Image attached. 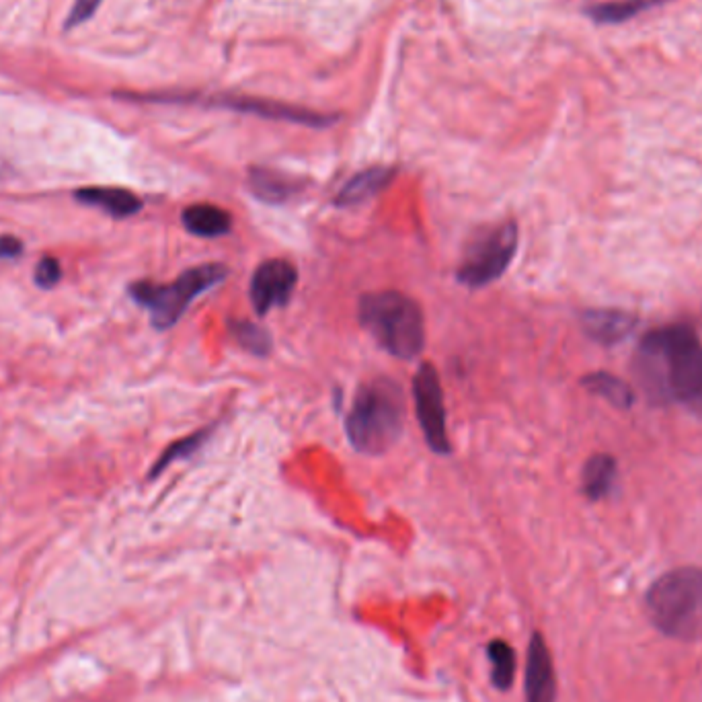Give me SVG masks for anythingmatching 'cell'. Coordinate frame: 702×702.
<instances>
[{
  "mask_svg": "<svg viewBox=\"0 0 702 702\" xmlns=\"http://www.w3.org/2000/svg\"><path fill=\"white\" fill-rule=\"evenodd\" d=\"M641 376L659 399L694 403L702 399V345L684 325L649 333L639 351Z\"/></svg>",
  "mask_w": 702,
  "mask_h": 702,
  "instance_id": "6da1fadb",
  "label": "cell"
},
{
  "mask_svg": "<svg viewBox=\"0 0 702 702\" xmlns=\"http://www.w3.org/2000/svg\"><path fill=\"white\" fill-rule=\"evenodd\" d=\"M405 429V397L390 378L360 386L345 417V434L356 452L380 456L393 448Z\"/></svg>",
  "mask_w": 702,
  "mask_h": 702,
  "instance_id": "7a4b0ae2",
  "label": "cell"
},
{
  "mask_svg": "<svg viewBox=\"0 0 702 702\" xmlns=\"http://www.w3.org/2000/svg\"><path fill=\"white\" fill-rule=\"evenodd\" d=\"M358 319L364 331L390 356L415 360L425 347L421 306L403 292L380 290L360 298Z\"/></svg>",
  "mask_w": 702,
  "mask_h": 702,
  "instance_id": "3957f363",
  "label": "cell"
},
{
  "mask_svg": "<svg viewBox=\"0 0 702 702\" xmlns=\"http://www.w3.org/2000/svg\"><path fill=\"white\" fill-rule=\"evenodd\" d=\"M645 604L649 620L663 635L702 641V569L682 567L661 575Z\"/></svg>",
  "mask_w": 702,
  "mask_h": 702,
  "instance_id": "277c9868",
  "label": "cell"
},
{
  "mask_svg": "<svg viewBox=\"0 0 702 702\" xmlns=\"http://www.w3.org/2000/svg\"><path fill=\"white\" fill-rule=\"evenodd\" d=\"M230 269L224 263H204L185 269L181 276L169 284L134 282L128 292L132 300L146 308L154 329L167 331L175 327L191 302L204 292L216 288L228 278Z\"/></svg>",
  "mask_w": 702,
  "mask_h": 702,
  "instance_id": "5b68a950",
  "label": "cell"
},
{
  "mask_svg": "<svg viewBox=\"0 0 702 702\" xmlns=\"http://www.w3.org/2000/svg\"><path fill=\"white\" fill-rule=\"evenodd\" d=\"M518 251V224L505 220L483 228L466 245L456 267V280L466 288H485L499 280Z\"/></svg>",
  "mask_w": 702,
  "mask_h": 702,
  "instance_id": "8992f818",
  "label": "cell"
},
{
  "mask_svg": "<svg viewBox=\"0 0 702 702\" xmlns=\"http://www.w3.org/2000/svg\"><path fill=\"white\" fill-rule=\"evenodd\" d=\"M413 399L423 438L434 454H450L446 427V405L440 374L434 364L423 362L413 376Z\"/></svg>",
  "mask_w": 702,
  "mask_h": 702,
  "instance_id": "52a82bcc",
  "label": "cell"
},
{
  "mask_svg": "<svg viewBox=\"0 0 702 702\" xmlns=\"http://www.w3.org/2000/svg\"><path fill=\"white\" fill-rule=\"evenodd\" d=\"M298 284V269L288 259H267L253 271L249 296L259 317L290 302Z\"/></svg>",
  "mask_w": 702,
  "mask_h": 702,
  "instance_id": "ba28073f",
  "label": "cell"
},
{
  "mask_svg": "<svg viewBox=\"0 0 702 702\" xmlns=\"http://www.w3.org/2000/svg\"><path fill=\"white\" fill-rule=\"evenodd\" d=\"M212 105L226 107V109L239 111V113L259 115V117H265V120H280V122L300 124V126H308V128H327V126H333L337 122L335 115L317 113V111L294 107L288 103L257 99V97H218V99H212Z\"/></svg>",
  "mask_w": 702,
  "mask_h": 702,
  "instance_id": "9c48e42d",
  "label": "cell"
},
{
  "mask_svg": "<svg viewBox=\"0 0 702 702\" xmlns=\"http://www.w3.org/2000/svg\"><path fill=\"white\" fill-rule=\"evenodd\" d=\"M557 678L549 647L534 633L526 657V702H555Z\"/></svg>",
  "mask_w": 702,
  "mask_h": 702,
  "instance_id": "30bf717a",
  "label": "cell"
},
{
  "mask_svg": "<svg viewBox=\"0 0 702 702\" xmlns=\"http://www.w3.org/2000/svg\"><path fill=\"white\" fill-rule=\"evenodd\" d=\"M74 200L91 208H99L117 220L136 216L144 208L138 195L124 187H83L74 191Z\"/></svg>",
  "mask_w": 702,
  "mask_h": 702,
  "instance_id": "8fae6325",
  "label": "cell"
},
{
  "mask_svg": "<svg viewBox=\"0 0 702 702\" xmlns=\"http://www.w3.org/2000/svg\"><path fill=\"white\" fill-rule=\"evenodd\" d=\"M397 171L393 167H372L366 169L358 175L351 177L335 195V206L339 208H349L358 206L366 200H372L374 195H378L382 189L390 185V181L395 179Z\"/></svg>",
  "mask_w": 702,
  "mask_h": 702,
  "instance_id": "7c38bea8",
  "label": "cell"
},
{
  "mask_svg": "<svg viewBox=\"0 0 702 702\" xmlns=\"http://www.w3.org/2000/svg\"><path fill=\"white\" fill-rule=\"evenodd\" d=\"M581 325L592 339L604 345H612L627 337L635 329L637 319L633 315H627V312L602 308V310H585L581 317Z\"/></svg>",
  "mask_w": 702,
  "mask_h": 702,
  "instance_id": "4fadbf2b",
  "label": "cell"
},
{
  "mask_svg": "<svg viewBox=\"0 0 702 702\" xmlns=\"http://www.w3.org/2000/svg\"><path fill=\"white\" fill-rule=\"evenodd\" d=\"M181 222L193 237L218 239L226 237L234 222L228 210L214 204H193L181 212Z\"/></svg>",
  "mask_w": 702,
  "mask_h": 702,
  "instance_id": "5bb4252c",
  "label": "cell"
},
{
  "mask_svg": "<svg viewBox=\"0 0 702 702\" xmlns=\"http://www.w3.org/2000/svg\"><path fill=\"white\" fill-rule=\"evenodd\" d=\"M249 187L255 198L265 204H284L302 191V181L273 169L253 167L249 171Z\"/></svg>",
  "mask_w": 702,
  "mask_h": 702,
  "instance_id": "9a60e30c",
  "label": "cell"
},
{
  "mask_svg": "<svg viewBox=\"0 0 702 702\" xmlns=\"http://www.w3.org/2000/svg\"><path fill=\"white\" fill-rule=\"evenodd\" d=\"M491 663V682L497 690H510L516 680V651L503 639H493L487 645Z\"/></svg>",
  "mask_w": 702,
  "mask_h": 702,
  "instance_id": "2e32d148",
  "label": "cell"
},
{
  "mask_svg": "<svg viewBox=\"0 0 702 702\" xmlns=\"http://www.w3.org/2000/svg\"><path fill=\"white\" fill-rule=\"evenodd\" d=\"M616 462L608 454H596L583 468V491L590 499H602L614 481Z\"/></svg>",
  "mask_w": 702,
  "mask_h": 702,
  "instance_id": "e0dca14e",
  "label": "cell"
},
{
  "mask_svg": "<svg viewBox=\"0 0 702 702\" xmlns=\"http://www.w3.org/2000/svg\"><path fill=\"white\" fill-rule=\"evenodd\" d=\"M212 429H214V427H204V429H200V432L189 434V436H185V438L173 442V444L159 456V460H156V462L152 464L150 473H148V479H150V481L156 479L159 475H163L173 462L183 460V458H189L191 454L198 452V450L202 448V444L210 438Z\"/></svg>",
  "mask_w": 702,
  "mask_h": 702,
  "instance_id": "ac0fdd59",
  "label": "cell"
},
{
  "mask_svg": "<svg viewBox=\"0 0 702 702\" xmlns=\"http://www.w3.org/2000/svg\"><path fill=\"white\" fill-rule=\"evenodd\" d=\"M668 0H618V3H604L588 9V15L598 23H624L637 17L643 11L659 7Z\"/></svg>",
  "mask_w": 702,
  "mask_h": 702,
  "instance_id": "d6986e66",
  "label": "cell"
},
{
  "mask_svg": "<svg viewBox=\"0 0 702 702\" xmlns=\"http://www.w3.org/2000/svg\"><path fill=\"white\" fill-rule=\"evenodd\" d=\"M583 386L592 390L594 395L604 397L606 401H610L612 405L620 407V409H629L635 403V393L629 384H624L622 380L598 372V374H590L583 378Z\"/></svg>",
  "mask_w": 702,
  "mask_h": 702,
  "instance_id": "ffe728a7",
  "label": "cell"
},
{
  "mask_svg": "<svg viewBox=\"0 0 702 702\" xmlns=\"http://www.w3.org/2000/svg\"><path fill=\"white\" fill-rule=\"evenodd\" d=\"M230 335L234 337L243 349H247L249 354L265 358L271 354V335L257 323L253 321H230Z\"/></svg>",
  "mask_w": 702,
  "mask_h": 702,
  "instance_id": "44dd1931",
  "label": "cell"
},
{
  "mask_svg": "<svg viewBox=\"0 0 702 702\" xmlns=\"http://www.w3.org/2000/svg\"><path fill=\"white\" fill-rule=\"evenodd\" d=\"M62 280V265L56 257L52 255H44L42 259L37 261L35 271H33V282L42 288V290H50L56 284H60Z\"/></svg>",
  "mask_w": 702,
  "mask_h": 702,
  "instance_id": "7402d4cb",
  "label": "cell"
},
{
  "mask_svg": "<svg viewBox=\"0 0 702 702\" xmlns=\"http://www.w3.org/2000/svg\"><path fill=\"white\" fill-rule=\"evenodd\" d=\"M99 7H101V0H74V5L70 9V15H68V19L64 23V29L70 31V29L78 27L81 23L89 21L97 13Z\"/></svg>",
  "mask_w": 702,
  "mask_h": 702,
  "instance_id": "603a6c76",
  "label": "cell"
},
{
  "mask_svg": "<svg viewBox=\"0 0 702 702\" xmlns=\"http://www.w3.org/2000/svg\"><path fill=\"white\" fill-rule=\"evenodd\" d=\"M23 255V243L13 234L0 237V259H19Z\"/></svg>",
  "mask_w": 702,
  "mask_h": 702,
  "instance_id": "cb8c5ba5",
  "label": "cell"
}]
</instances>
